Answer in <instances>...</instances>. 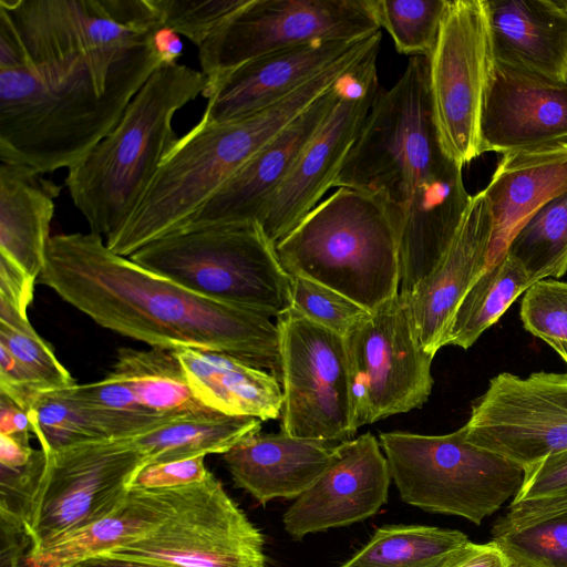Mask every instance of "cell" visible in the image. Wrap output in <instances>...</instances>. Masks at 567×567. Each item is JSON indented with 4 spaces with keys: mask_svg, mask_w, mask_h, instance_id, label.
Returning <instances> with one entry per match:
<instances>
[{
    "mask_svg": "<svg viewBox=\"0 0 567 567\" xmlns=\"http://www.w3.org/2000/svg\"><path fill=\"white\" fill-rule=\"evenodd\" d=\"M151 0H0V161L68 171L163 64Z\"/></svg>",
    "mask_w": 567,
    "mask_h": 567,
    "instance_id": "1",
    "label": "cell"
},
{
    "mask_svg": "<svg viewBox=\"0 0 567 567\" xmlns=\"http://www.w3.org/2000/svg\"><path fill=\"white\" fill-rule=\"evenodd\" d=\"M38 281L99 326L151 348L227 353L280 381L279 331L270 318L151 271L93 231L51 236Z\"/></svg>",
    "mask_w": 567,
    "mask_h": 567,
    "instance_id": "2",
    "label": "cell"
},
{
    "mask_svg": "<svg viewBox=\"0 0 567 567\" xmlns=\"http://www.w3.org/2000/svg\"><path fill=\"white\" fill-rule=\"evenodd\" d=\"M462 168L437 136L427 59L411 56L399 80L380 87L333 185L365 193L385 209L403 296L437 266L468 205Z\"/></svg>",
    "mask_w": 567,
    "mask_h": 567,
    "instance_id": "3",
    "label": "cell"
},
{
    "mask_svg": "<svg viewBox=\"0 0 567 567\" xmlns=\"http://www.w3.org/2000/svg\"><path fill=\"white\" fill-rule=\"evenodd\" d=\"M332 85V75L322 72L258 112L223 124L198 122L177 140L132 216L105 240L107 248L130 257L181 231L237 169Z\"/></svg>",
    "mask_w": 567,
    "mask_h": 567,
    "instance_id": "4",
    "label": "cell"
},
{
    "mask_svg": "<svg viewBox=\"0 0 567 567\" xmlns=\"http://www.w3.org/2000/svg\"><path fill=\"white\" fill-rule=\"evenodd\" d=\"M206 89L202 71L162 64L109 135L68 171L65 186L91 231L106 240L128 220L178 140L175 113Z\"/></svg>",
    "mask_w": 567,
    "mask_h": 567,
    "instance_id": "5",
    "label": "cell"
},
{
    "mask_svg": "<svg viewBox=\"0 0 567 567\" xmlns=\"http://www.w3.org/2000/svg\"><path fill=\"white\" fill-rule=\"evenodd\" d=\"M284 269L332 288L369 311L399 293V251L382 205L337 187L275 245Z\"/></svg>",
    "mask_w": 567,
    "mask_h": 567,
    "instance_id": "6",
    "label": "cell"
},
{
    "mask_svg": "<svg viewBox=\"0 0 567 567\" xmlns=\"http://www.w3.org/2000/svg\"><path fill=\"white\" fill-rule=\"evenodd\" d=\"M128 258L197 293L268 318L290 308V275L257 221L174 233Z\"/></svg>",
    "mask_w": 567,
    "mask_h": 567,
    "instance_id": "7",
    "label": "cell"
},
{
    "mask_svg": "<svg viewBox=\"0 0 567 567\" xmlns=\"http://www.w3.org/2000/svg\"><path fill=\"white\" fill-rule=\"evenodd\" d=\"M402 501L480 525L518 493L524 470L468 442L463 426L444 435L379 436Z\"/></svg>",
    "mask_w": 567,
    "mask_h": 567,
    "instance_id": "8",
    "label": "cell"
},
{
    "mask_svg": "<svg viewBox=\"0 0 567 567\" xmlns=\"http://www.w3.org/2000/svg\"><path fill=\"white\" fill-rule=\"evenodd\" d=\"M144 455L127 439L91 442L47 454L25 529L28 556L114 512L126 497Z\"/></svg>",
    "mask_w": 567,
    "mask_h": 567,
    "instance_id": "9",
    "label": "cell"
},
{
    "mask_svg": "<svg viewBox=\"0 0 567 567\" xmlns=\"http://www.w3.org/2000/svg\"><path fill=\"white\" fill-rule=\"evenodd\" d=\"M380 31L373 0H249L198 48L205 93L220 76L260 55Z\"/></svg>",
    "mask_w": 567,
    "mask_h": 567,
    "instance_id": "10",
    "label": "cell"
},
{
    "mask_svg": "<svg viewBox=\"0 0 567 567\" xmlns=\"http://www.w3.org/2000/svg\"><path fill=\"white\" fill-rule=\"evenodd\" d=\"M284 404L281 431L347 441L357 432L344 338L291 310L276 318Z\"/></svg>",
    "mask_w": 567,
    "mask_h": 567,
    "instance_id": "11",
    "label": "cell"
},
{
    "mask_svg": "<svg viewBox=\"0 0 567 567\" xmlns=\"http://www.w3.org/2000/svg\"><path fill=\"white\" fill-rule=\"evenodd\" d=\"M427 59L433 120L443 152L460 166L482 155L481 118L493 52L484 0H449Z\"/></svg>",
    "mask_w": 567,
    "mask_h": 567,
    "instance_id": "12",
    "label": "cell"
},
{
    "mask_svg": "<svg viewBox=\"0 0 567 567\" xmlns=\"http://www.w3.org/2000/svg\"><path fill=\"white\" fill-rule=\"evenodd\" d=\"M344 342L357 429L427 401L434 355L421 346L400 292L371 311Z\"/></svg>",
    "mask_w": 567,
    "mask_h": 567,
    "instance_id": "13",
    "label": "cell"
},
{
    "mask_svg": "<svg viewBox=\"0 0 567 567\" xmlns=\"http://www.w3.org/2000/svg\"><path fill=\"white\" fill-rule=\"evenodd\" d=\"M101 555L173 567H266L262 534L213 473L183 486L173 513L156 528Z\"/></svg>",
    "mask_w": 567,
    "mask_h": 567,
    "instance_id": "14",
    "label": "cell"
},
{
    "mask_svg": "<svg viewBox=\"0 0 567 567\" xmlns=\"http://www.w3.org/2000/svg\"><path fill=\"white\" fill-rule=\"evenodd\" d=\"M463 429L468 442L523 470L567 451V373L495 375Z\"/></svg>",
    "mask_w": 567,
    "mask_h": 567,
    "instance_id": "15",
    "label": "cell"
},
{
    "mask_svg": "<svg viewBox=\"0 0 567 567\" xmlns=\"http://www.w3.org/2000/svg\"><path fill=\"white\" fill-rule=\"evenodd\" d=\"M378 53L379 48L346 75L336 103L269 203L260 225L274 245L333 187L381 87Z\"/></svg>",
    "mask_w": 567,
    "mask_h": 567,
    "instance_id": "16",
    "label": "cell"
},
{
    "mask_svg": "<svg viewBox=\"0 0 567 567\" xmlns=\"http://www.w3.org/2000/svg\"><path fill=\"white\" fill-rule=\"evenodd\" d=\"M391 472L380 442L370 432L334 446L333 458L282 517L300 540L309 534L364 520L388 502Z\"/></svg>",
    "mask_w": 567,
    "mask_h": 567,
    "instance_id": "17",
    "label": "cell"
},
{
    "mask_svg": "<svg viewBox=\"0 0 567 567\" xmlns=\"http://www.w3.org/2000/svg\"><path fill=\"white\" fill-rule=\"evenodd\" d=\"M554 144H567V80L494 60L481 118L482 154Z\"/></svg>",
    "mask_w": 567,
    "mask_h": 567,
    "instance_id": "18",
    "label": "cell"
},
{
    "mask_svg": "<svg viewBox=\"0 0 567 567\" xmlns=\"http://www.w3.org/2000/svg\"><path fill=\"white\" fill-rule=\"evenodd\" d=\"M344 78L237 169L181 231L231 223L260 224L272 197L336 103Z\"/></svg>",
    "mask_w": 567,
    "mask_h": 567,
    "instance_id": "19",
    "label": "cell"
},
{
    "mask_svg": "<svg viewBox=\"0 0 567 567\" xmlns=\"http://www.w3.org/2000/svg\"><path fill=\"white\" fill-rule=\"evenodd\" d=\"M371 37L313 41L251 59L220 76L207 90L204 96L208 102L199 122L228 123L275 104Z\"/></svg>",
    "mask_w": 567,
    "mask_h": 567,
    "instance_id": "20",
    "label": "cell"
},
{
    "mask_svg": "<svg viewBox=\"0 0 567 567\" xmlns=\"http://www.w3.org/2000/svg\"><path fill=\"white\" fill-rule=\"evenodd\" d=\"M493 217L483 190L471 196L454 236L434 270L404 296L423 349L435 353L461 300L484 272ZM403 296V295H402Z\"/></svg>",
    "mask_w": 567,
    "mask_h": 567,
    "instance_id": "21",
    "label": "cell"
},
{
    "mask_svg": "<svg viewBox=\"0 0 567 567\" xmlns=\"http://www.w3.org/2000/svg\"><path fill=\"white\" fill-rule=\"evenodd\" d=\"M567 190V144L503 154L483 189L492 212L488 265L506 252L517 230L546 203Z\"/></svg>",
    "mask_w": 567,
    "mask_h": 567,
    "instance_id": "22",
    "label": "cell"
},
{
    "mask_svg": "<svg viewBox=\"0 0 567 567\" xmlns=\"http://www.w3.org/2000/svg\"><path fill=\"white\" fill-rule=\"evenodd\" d=\"M333 452L329 442L258 432L221 455L235 484L264 505L299 497L329 467Z\"/></svg>",
    "mask_w": 567,
    "mask_h": 567,
    "instance_id": "23",
    "label": "cell"
},
{
    "mask_svg": "<svg viewBox=\"0 0 567 567\" xmlns=\"http://www.w3.org/2000/svg\"><path fill=\"white\" fill-rule=\"evenodd\" d=\"M495 61L567 80V0H484Z\"/></svg>",
    "mask_w": 567,
    "mask_h": 567,
    "instance_id": "24",
    "label": "cell"
},
{
    "mask_svg": "<svg viewBox=\"0 0 567 567\" xmlns=\"http://www.w3.org/2000/svg\"><path fill=\"white\" fill-rule=\"evenodd\" d=\"M172 351L195 396L210 410L260 421L281 416L284 393L274 374L227 353L189 347Z\"/></svg>",
    "mask_w": 567,
    "mask_h": 567,
    "instance_id": "25",
    "label": "cell"
},
{
    "mask_svg": "<svg viewBox=\"0 0 567 567\" xmlns=\"http://www.w3.org/2000/svg\"><path fill=\"white\" fill-rule=\"evenodd\" d=\"M60 188L24 166L0 162V257L38 280Z\"/></svg>",
    "mask_w": 567,
    "mask_h": 567,
    "instance_id": "26",
    "label": "cell"
},
{
    "mask_svg": "<svg viewBox=\"0 0 567 567\" xmlns=\"http://www.w3.org/2000/svg\"><path fill=\"white\" fill-rule=\"evenodd\" d=\"M181 489L131 486L114 512L43 551L27 556L24 567H65L134 543L173 513Z\"/></svg>",
    "mask_w": 567,
    "mask_h": 567,
    "instance_id": "27",
    "label": "cell"
},
{
    "mask_svg": "<svg viewBox=\"0 0 567 567\" xmlns=\"http://www.w3.org/2000/svg\"><path fill=\"white\" fill-rule=\"evenodd\" d=\"M260 430L261 421L256 417L208 411L172 420L127 440L148 464L224 454Z\"/></svg>",
    "mask_w": 567,
    "mask_h": 567,
    "instance_id": "28",
    "label": "cell"
},
{
    "mask_svg": "<svg viewBox=\"0 0 567 567\" xmlns=\"http://www.w3.org/2000/svg\"><path fill=\"white\" fill-rule=\"evenodd\" d=\"M148 413L182 417L213 411L194 394L172 350L121 348L112 368Z\"/></svg>",
    "mask_w": 567,
    "mask_h": 567,
    "instance_id": "29",
    "label": "cell"
},
{
    "mask_svg": "<svg viewBox=\"0 0 567 567\" xmlns=\"http://www.w3.org/2000/svg\"><path fill=\"white\" fill-rule=\"evenodd\" d=\"M530 286L524 268L505 252L486 267L461 300L443 347L455 346L465 350L472 347Z\"/></svg>",
    "mask_w": 567,
    "mask_h": 567,
    "instance_id": "30",
    "label": "cell"
},
{
    "mask_svg": "<svg viewBox=\"0 0 567 567\" xmlns=\"http://www.w3.org/2000/svg\"><path fill=\"white\" fill-rule=\"evenodd\" d=\"M467 542L455 529L389 525L340 567H442Z\"/></svg>",
    "mask_w": 567,
    "mask_h": 567,
    "instance_id": "31",
    "label": "cell"
},
{
    "mask_svg": "<svg viewBox=\"0 0 567 567\" xmlns=\"http://www.w3.org/2000/svg\"><path fill=\"white\" fill-rule=\"evenodd\" d=\"M506 252L524 268L532 285L567 272V190L517 230Z\"/></svg>",
    "mask_w": 567,
    "mask_h": 567,
    "instance_id": "32",
    "label": "cell"
},
{
    "mask_svg": "<svg viewBox=\"0 0 567 567\" xmlns=\"http://www.w3.org/2000/svg\"><path fill=\"white\" fill-rule=\"evenodd\" d=\"M28 412L32 433L45 454L112 440L107 419L75 400L70 388L41 392Z\"/></svg>",
    "mask_w": 567,
    "mask_h": 567,
    "instance_id": "33",
    "label": "cell"
},
{
    "mask_svg": "<svg viewBox=\"0 0 567 567\" xmlns=\"http://www.w3.org/2000/svg\"><path fill=\"white\" fill-rule=\"evenodd\" d=\"M449 0H373L381 28L399 53L429 58L437 40Z\"/></svg>",
    "mask_w": 567,
    "mask_h": 567,
    "instance_id": "34",
    "label": "cell"
},
{
    "mask_svg": "<svg viewBox=\"0 0 567 567\" xmlns=\"http://www.w3.org/2000/svg\"><path fill=\"white\" fill-rule=\"evenodd\" d=\"M512 563L526 567H567V512L493 535Z\"/></svg>",
    "mask_w": 567,
    "mask_h": 567,
    "instance_id": "35",
    "label": "cell"
},
{
    "mask_svg": "<svg viewBox=\"0 0 567 567\" xmlns=\"http://www.w3.org/2000/svg\"><path fill=\"white\" fill-rule=\"evenodd\" d=\"M290 291L291 310L343 338L371 315L341 292L305 277L290 275Z\"/></svg>",
    "mask_w": 567,
    "mask_h": 567,
    "instance_id": "36",
    "label": "cell"
},
{
    "mask_svg": "<svg viewBox=\"0 0 567 567\" xmlns=\"http://www.w3.org/2000/svg\"><path fill=\"white\" fill-rule=\"evenodd\" d=\"M0 346L14 357L41 392L64 390L76 384L30 321L18 326L0 322Z\"/></svg>",
    "mask_w": 567,
    "mask_h": 567,
    "instance_id": "37",
    "label": "cell"
},
{
    "mask_svg": "<svg viewBox=\"0 0 567 567\" xmlns=\"http://www.w3.org/2000/svg\"><path fill=\"white\" fill-rule=\"evenodd\" d=\"M162 25L199 48L249 0H151Z\"/></svg>",
    "mask_w": 567,
    "mask_h": 567,
    "instance_id": "38",
    "label": "cell"
},
{
    "mask_svg": "<svg viewBox=\"0 0 567 567\" xmlns=\"http://www.w3.org/2000/svg\"><path fill=\"white\" fill-rule=\"evenodd\" d=\"M523 327L543 341L567 342V282L544 279L533 284L520 302Z\"/></svg>",
    "mask_w": 567,
    "mask_h": 567,
    "instance_id": "39",
    "label": "cell"
},
{
    "mask_svg": "<svg viewBox=\"0 0 567 567\" xmlns=\"http://www.w3.org/2000/svg\"><path fill=\"white\" fill-rule=\"evenodd\" d=\"M47 465V454L35 450L28 464L21 467L0 465V514L27 523L33 499Z\"/></svg>",
    "mask_w": 567,
    "mask_h": 567,
    "instance_id": "40",
    "label": "cell"
},
{
    "mask_svg": "<svg viewBox=\"0 0 567 567\" xmlns=\"http://www.w3.org/2000/svg\"><path fill=\"white\" fill-rule=\"evenodd\" d=\"M205 456L148 463L135 473L131 486L148 489L177 488L204 482L212 473L205 466Z\"/></svg>",
    "mask_w": 567,
    "mask_h": 567,
    "instance_id": "41",
    "label": "cell"
},
{
    "mask_svg": "<svg viewBox=\"0 0 567 567\" xmlns=\"http://www.w3.org/2000/svg\"><path fill=\"white\" fill-rule=\"evenodd\" d=\"M567 494V451L524 470V481L512 502L535 501Z\"/></svg>",
    "mask_w": 567,
    "mask_h": 567,
    "instance_id": "42",
    "label": "cell"
},
{
    "mask_svg": "<svg viewBox=\"0 0 567 567\" xmlns=\"http://www.w3.org/2000/svg\"><path fill=\"white\" fill-rule=\"evenodd\" d=\"M35 279L27 275L21 268L10 260L0 257V302L6 303L28 317Z\"/></svg>",
    "mask_w": 567,
    "mask_h": 567,
    "instance_id": "43",
    "label": "cell"
},
{
    "mask_svg": "<svg viewBox=\"0 0 567 567\" xmlns=\"http://www.w3.org/2000/svg\"><path fill=\"white\" fill-rule=\"evenodd\" d=\"M564 512H567V494L544 499L512 502L503 520L507 528L516 529Z\"/></svg>",
    "mask_w": 567,
    "mask_h": 567,
    "instance_id": "44",
    "label": "cell"
},
{
    "mask_svg": "<svg viewBox=\"0 0 567 567\" xmlns=\"http://www.w3.org/2000/svg\"><path fill=\"white\" fill-rule=\"evenodd\" d=\"M0 567H24L31 542L23 522L0 514Z\"/></svg>",
    "mask_w": 567,
    "mask_h": 567,
    "instance_id": "45",
    "label": "cell"
},
{
    "mask_svg": "<svg viewBox=\"0 0 567 567\" xmlns=\"http://www.w3.org/2000/svg\"><path fill=\"white\" fill-rule=\"evenodd\" d=\"M512 560L493 539L485 544L467 542L442 567H511Z\"/></svg>",
    "mask_w": 567,
    "mask_h": 567,
    "instance_id": "46",
    "label": "cell"
},
{
    "mask_svg": "<svg viewBox=\"0 0 567 567\" xmlns=\"http://www.w3.org/2000/svg\"><path fill=\"white\" fill-rule=\"evenodd\" d=\"M32 423L29 412L0 392V435H11L30 441Z\"/></svg>",
    "mask_w": 567,
    "mask_h": 567,
    "instance_id": "47",
    "label": "cell"
},
{
    "mask_svg": "<svg viewBox=\"0 0 567 567\" xmlns=\"http://www.w3.org/2000/svg\"><path fill=\"white\" fill-rule=\"evenodd\" d=\"M34 451L30 441L11 435H0V465L6 467H21L30 462Z\"/></svg>",
    "mask_w": 567,
    "mask_h": 567,
    "instance_id": "48",
    "label": "cell"
},
{
    "mask_svg": "<svg viewBox=\"0 0 567 567\" xmlns=\"http://www.w3.org/2000/svg\"><path fill=\"white\" fill-rule=\"evenodd\" d=\"M154 45L163 64L178 63L183 54V42L179 34L168 28H161L154 34Z\"/></svg>",
    "mask_w": 567,
    "mask_h": 567,
    "instance_id": "49",
    "label": "cell"
},
{
    "mask_svg": "<svg viewBox=\"0 0 567 567\" xmlns=\"http://www.w3.org/2000/svg\"><path fill=\"white\" fill-rule=\"evenodd\" d=\"M80 567H173L168 565L147 563L126 557L97 555L78 563Z\"/></svg>",
    "mask_w": 567,
    "mask_h": 567,
    "instance_id": "50",
    "label": "cell"
},
{
    "mask_svg": "<svg viewBox=\"0 0 567 567\" xmlns=\"http://www.w3.org/2000/svg\"><path fill=\"white\" fill-rule=\"evenodd\" d=\"M547 344L567 364V342L564 341H550Z\"/></svg>",
    "mask_w": 567,
    "mask_h": 567,
    "instance_id": "51",
    "label": "cell"
},
{
    "mask_svg": "<svg viewBox=\"0 0 567 567\" xmlns=\"http://www.w3.org/2000/svg\"><path fill=\"white\" fill-rule=\"evenodd\" d=\"M511 567H526L524 565H519V564H515V563H512V566Z\"/></svg>",
    "mask_w": 567,
    "mask_h": 567,
    "instance_id": "52",
    "label": "cell"
},
{
    "mask_svg": "<svg viewBox=\"0 0 567 567\" xmlns=\"http://www.w3.org/2000/svg\"><path fill=\"white\" fill-rule=\"evenodd\" d=\"M65 567H80L79 564H74V565H69V566H65Z\"/></svg>",
    "mask_w": 567,
    "mask_h": 567,
    "instance_id": "53",
    "label": "cell"
}]
</instances>
